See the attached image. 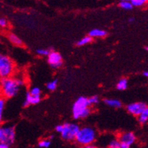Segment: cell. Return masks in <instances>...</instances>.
<instances>
[{"mask_svg":"<svg viewBox=\"0 0 148 148\" xmlns=\"http://www.w3.org/2000/svg\"><path fill=\"white\" fill-rule=\"evenodd\" d=\"M15 132L14 127H2L0 129V143L11 146L14 142Z\"/></svg>","mask_w":148,"mask_h":148,"instance_id":"obj_6","label":"cell"},{"mask_svg":"<svg viewBox=\"0 0 148 148\" xmlns=\"http://www.w3.org/2000/svg\"><path fill=\"white\" fill-rule=\"evenodd\" d=\"M92 41V37L88 36L84 37V38H82V39H80L79 41L76 43V45H78V46H82V45H87V44L90 43Z\"/></svg>","mask_w":148,"mask_h":148,"instance_id":"obj_17","label":"cell"},{"mask_svg":"<svg viewBox=\"0 0 148 148\" xmlns=\"http://www.w3.org/2000/svg\"><path fill=\"white\" fill-rule=\"evenodd\" d=\"M58 86V81L57 80H54L51 82H49L46 85V88L49 90V91H55Z\"/></svg>","mask_w":148,"mask_h":148,"instance_id":"obj_19","label":"cell"},{"mask_svg":"<svg viewBox=\"0 0 148 148\" xmlns=\"http://www.w3.org/2000/svg\"><path fill=\"white\" fill-rule=\"evenodd\" d=\"M88 101H89L90 104H96L99 102V98L97 96H92V97L88 98Z\"/></svg>","mask_w":148,"mask_h":148,"instance_id":"obj_23","label":"cell"},{"mask_svg":"<svg viewBox=\"0 0 148 148\" xmlns=\"http://www.w3.org/2000/svg\"><path fill=\"white\" fill-rule=\"evenodd\" d=\"M119 140L121 143V148H129L135 141V136L132 132H125L121 134Z\"/></svg>","mask_w":148,"mask_h":148,"instance_id":"obj_8","label":"cell"},{"mask_svg":"<svg viewBox=\"0 0 148 148\" xmlns=\"http://www.w3.org/2000/svg\"><path fill=\"white\" fill-rule=\"evenodd\" d=\"M89 36L92 37H103L107 36V32L99 29H95L91 30Z\"/></svg>","mask_w":148,"mask_h":148,"instance_id":"obj_12","label":"cell"},{"mask_svg":"<svg viewBox=\"0 0 148 148\" xmlns=\"http://www.w3.org/2000/svg\"><path fill=\"white\" fill-rule=\"evenodd\" d=\"M125 1H129L132 3V5L135 7H140L145 5L148 2V0H125Z\"/></svg>","mask_w":148,"mask_h":148,"instance_id":"obj_18","label":"cell"},{"mask_svg":"<svg viewBox=\"0 0 148 148\" xmlns=\"http://www.w3.org/2000/svg\"><path fill=\"white\" fill-rule=\"evenodd\" d=\"M95 139V132L94 129L89 127H85L79 130L76 138V141L78 144L88 146L93 143Z\"/></svg>","mask_w":148,"mask_h":148,"instance_id":"obj_3","label":"cell"},{"mask_svg":"<svg viewBox=\"0 0 148 148\" xmlns=\"http://www.w3.org/2000/svg\"><path fill=\"white\" fill-rule=\"evenodd\" d=\"M40 95H33L30 92H27L26 95L25 101L23 102V107H27L30 104H36L40 101Z\"/></svg>","mask_w":148,"mask_h":148,"instance_id":"obj_10","label":"cell"},{"mask_svg":"<svg viewBox=\"0 0 148 148\" xmlns=\"http://www.w3.org/2000/svg\"><path fill=\"white\" fill-rule=\"evenodd\" d=\"M88 98L84 97H79L74 103L73 107V116L76 119H83L88 116L90 113Z\"/></svg>","mask_w":148,"mask_h":148,"instance_id":"obj_2","label":"cell"},{"mask_svg":"<svg viewBox=\"0 0 148 148\" xmlns=\"http://www.w3.org/2000/svg\"><path fill=\"white\" fill-rule=\"evenodd\" d=\"M138 121L140 124H144L148 121V107L145 108L143 113L138 116Z\"/></svg>","mask_w":148,"mask_h":148,"instance_id":"obj_14","label":"cell"},{"mask_svg":"<svg viewBox=\"0 0 148 148\" xmlns=\"http://www.w3.org/2000/svg\"><path fill=\"white\" fill-rule=\"evenodd\" d=\"M134 21V18H131V19H129V22H133Z\"/></svg>","mask_w":148,"mask_h":148,"instance_id":"obj_30","label":"cell"},{"mask_svg":"<svg viewBox=\"0 0 148 148\" xmlns=\"http://www.w3.org/2000/svg\"><path fill=\"white\" fill-rule=\"evenodd\" d=\"M104 103L107 104V106L111 107H114V108H119L122 106V103L119 101L115 99H105Z\"/></svg>","mask_w":148,"mask_h":148,"instance_id":"obj_11","label":"cell"},{"mask_svg":"<svg viewBox=\"0 0 148 148\" xmlns=\"http://www.w3.org/2000/svg\"><path fill=\"white\" fill-rule=\"evenodd\" d=\"M145 49H146L147 51H148V46H147V47H145Z\"/></svg>","mask_w":148,"mask_h":148,"instance_id":"obj_31","label":"cell"},{"mask_svg":"<svg viewBox=\"0 0 148 148\" xmlns=\"http://www.w3.org/2000/svg\"><path fill=\"white\" fill-rule=\"evenodd\" d=\"M79 127L77 125L65 123V124H64V129H63L62 132L60 133V134L64 140H76V135L79 132Z\"/></svg>","mask_w":148,"mask_h":148,"instance_id":"obj_5","label":"cell"},{"mask_svg":"<svg viewBox=\"0 0 148 148\" xmlns=\"http://www.w3.org/2000/svg\"><path fill=\"white\" fill-rule=\"evenodd\" d=\"M14 71L12 60L6 55L0 56V76L2 78L10 77Z\"/></svg>","mask_w":148,"mask_h":148,"instance_id":"obj_4","label":"cell"},{"mask_svg":"<svg viewBox=\"0 0 148 148\" xmlns=\"http://www.w3.org/2000/svg\"><path fill=\"white\" fill-rule=\"evenodd\" d=\"M63 129H64V125H57L56 128H55V130H56V132H58V133L62 132Z\"/></svg>","mask_w":148,"mask_h":148,"instance_id":"obj_27","label":"cell"},{"mask_svg":"<svg viewBox=\"0 0 148 148\" xmlns=\"http://www.w3.org/2000/svg\"><path fill=\"white\" fill-rule=\"evenodd\" d=\"M8 39H9L10 42L12 43H13L14 45H18V46H21L22 45V40L20 39L18 36L14 35V34H10L8 36Z\"/></svg>","mask_w":148,"mask_h":148,"instance_id":"obj_13","label":"cell"},{"mask_svg":"<svg viewBox=\"0 0 148 148\" xmlns=\"http://www.w3.org/2000/svg\"><path fill=\"white\" fill-rule=\"evenodd\" d=\"M127 86H128V82H127L126 79H122L117 83L116 88L119 91H123V90L126 89Z\"/></svg>","mask_w":148,"mask_h":148,"instance_id":"obj_16","label":"cell"},{"mask_svg":"<svg viewBox=\"0 0 148 148\" xmlns=\"http://www.w3.org/2000/svg\"><path fill=\"white\" fill-rule=\"evenodd\" d=\"M144 76H146V77H147V78H148V72H144Z\"/></svg>","mask_w":148,"mask_h":148,"instance_id":"obj_29","label":"cell"},{"mask_svg":"<svg viewBox=\"0 0 148 148\" xmlns=\"http://www.w3.org/2000/svg\"><path fill=\"white\" fill-rule=\"evenodd\" d=\"M147 105L142 102H136L132 103L127 106V110L132 115L139 116L143 113V111L145 110Z\"/></svg>","mask_w":148,"mask_h":148,"instance_id":"obj_7","label":"cell"},{"mask_svg":"<svg viewBox=\"0 0 148 148\" xmlns=\"http://www.w3.org/2000/svg\"><path fill=\"white\" fill-rule=\"evenodd\" d=\"M132 3L129 1H125V0H122L119 3V7L125 10H131L133 8Z\"/></svg>","mask_w":148,"mask_h":148,"instance_id":"obj_15","label":"cell"},{"mask_svg":"<svg viewBox=\"0 0 148 148\" xmlns=\"http://www.w3.org/2000/svg\"><path fill=\"white\" fill-rule=\"evenodd\" d=\"M2 79L1 91L2 96L5 98H12L14 97L18 94L20 88L23 86V82L21 79L11 77Z\"/></svg>","mask_w":148,"mask_h":148,"instance_id":"obj_1","label":"cell"},{"mask_svg":"<svg viewBox=\"0 0 148 148\" xmlns=\"http://www.w3.org/2000/svg\"><path fill=\"white\" fill-rule=\"evenodd\" d=\"M5 107V101L3 99L0 100V119H2V113L4 110Z\"/></svg>","mask_w":148,"mask_h":148,"instance_id":"obj_25","label":"cell"},{"mask_svg":"<svg viewBox=\"0 0 148 148\" xmlns=\"http://www.w3.org/2000/svg\"><path fill=\"white\" fill-rule=\"evenodd\" d=\"M109 147L111 148H121V143L119 140H113L110 143Z\"/></svg>","mask_w":148,"mask_h":148,"instance_id":"obj_22","label":"cell"},{"mask_svg":"<svg viewBox=\"0 0 148 148\" xmlns=\"http://www.w3.org/2000/svg\"><path fill=\"white\" fill-rule=\"evenodd\" d=\"M9 145L7 144H4V143H0V148H8Z\"/></svg>","mask_w":148,"mask_h":148,"instance_id":"obj_28","label":"cell"},{"mask_svg":"<svg viewBox=\"0 0 148 148\" xmlns=\"http://www.w3.org/2000/svg\"><path fill=\"white\" fill-rule=\"evenodd\" d=\"M29 92L33 95H41V90L39 89V88H36V87L32 88Z\"/></svg>","mask_w":148,"mask_h":148,"instance_id":"obj_24","label":"cell"},{"mask_svg":"<svg viewBox=\"0 0 148 148\" xmlns=\"http://www.w3.org/2000/svg\"><path fill=\"white\" fill-rule=\"evenodd\" d=\"M0 26L2 27H5L7 26V21L5 18H1L0 19Z\"/></svg>","mask_w":148,"mask_h":148,"instance_id":"obj_26","label":"cell"},{"mask_svg":"<svg viewBox=\"0 0 148 148\" xmlns=\"http://www.w3.org/2000/svg\"><path fill=\"white\" fill-rule=\"evenodd\" d=\"M48 63L52 68H59L63 64L62 57L56 51H51L48 56Z\"/></svg>","mask_w":148,"mask_h":148,"instance_id":"obj_9","label":"cell"},{"mask_svg":"<svg viewBox=\"0 0 148 148\" xmlns=\"http://www.w3.org/2000/svg\"><path fill=\"white\" fill-rule=\"evenodd\" d=\"M50 144H51V141H50V140H41V141L39 143L38 146H39V147H41V148H48L49 147Z\"/></svg>","mask_w":148,"mask_h":148,"instance_id":"obj_21","label":"cell"},{"mask_svg":"<svg viewBox=\"0 0 148 148\" xmlns=\"http://www.w3.org/2000/svg\"><path fill=\"white\" fill-rule=\"evenodd\" d=\"M37 54L39 55H41V56H49V54L51 52V51H50L49 49H38L36 51Z\"/></svg>","mask_w":148,"mask_h":148,"instance_id":"obj_20","label":"cell"}]
</instances>
